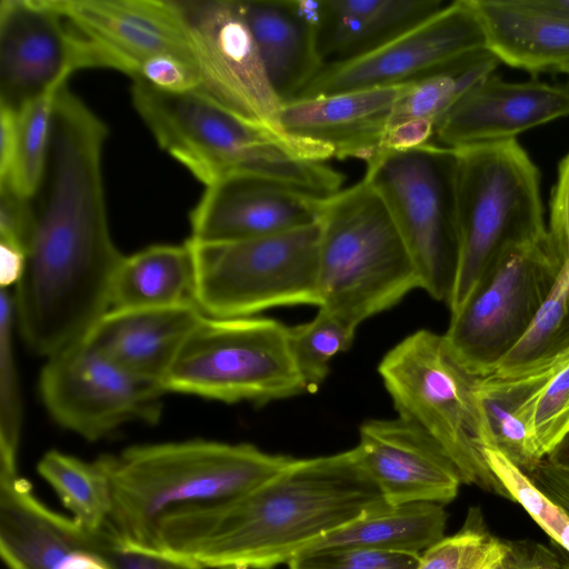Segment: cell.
<instances>
[{
    "label": "cell",
    "mask_w": 569,
    "mask_h": 569,
    "mask_svg": "<svg viewBox=\"0 0 569 569\" xmlns=\"http://www.w3.org/2000/svg\"><path fill=\"white\" fill-rule=\"evenodd\" d=\"M443 0H321L317 27L323 68L367 56L443 9Z\"/></svg>",
    "instance_id": "25"
},
{
    "label": "cell",
    "mask_w": 569,
    "mask_h": 569,
    "mask_svg": "<svg viewBox=\"0 0 569 569\" xmlns=\"http://www.w3.org/2000/svg\"><path fill=\"white\" fill-rule=\"evenodd\" d=\"M84 68L106 66L54 0L0 2V106L17 111Z\"/></svg>",
    "instance_id": "15"
},
{
    "label": "cell",
    "mask_w": 569,
    "mask_h": 569,
    "mask_svg": "<svg viewBox=\"0 0 569 569\" xmlns=\"http://www.w3.org/2000/svg\"><path fill=\"white\" fill-rule=\"evenodd\" d=\"M16 325L13 296L0 291V468L18 469L21 431V397L13 357L12 331Z\"/></svg>",
    "instance_id": "35"
},
{
    "label": "cell",
    "mask_w": 569,
    "mask_h": 569,
    "mask_svg": "<svg viewBox=\"0 0 569 569\" xmlns=\"http://www.w3.org/2000/svg\"><path fill=\"white\" fill-rule=\"evenodd\" d=\"M39 393L59 426L94 441L127 422L159 421L167 391L83 338L47 358Z\"/></svg>",
    "instance_id": "12"
},
{
    "label": "cell",
    "mask_w": 569,
    "mask_h": 569,
    "mask_svg": "<svg viewBox=\"0 0 569 569\" xmlns=\"http://www.w3.org/2000/svg\"><path fill=\"white\" fill-rule=\"evenodd\" d=\"M321 201L257 176L227 174L206 186L189 240L231 243L308 227L318 222Z\"/></svg>",
    "instance_id": "18"
},
{
    "label": "cell",
    "mask_w": 569,
    "mask_h": 569,
    "mask_svg": "<svg viewBox=\"0 0 569 569\" xmlns=\"http://www.w3.org/2000/svg\"><path fill=\"white\" fill-rule=\"evenodd\" d=\"M546 460L569 476V432L553 447Z\"/></svg>",
    "instance_id": "46"
},
{
    "label": "cell",
    "mask_w": 569,
    "mask_h": 569,
    "mask_svg": "<svg viewBox=\"0 0 569 569\" xmlns=\"http://www.w3.org/2000/svg\"><path fill=\"white\" fill-rule=\"evenodd\" d=\"M108 128L68 82L53 104L42 197L21 276L38 299L79 307L110 288L123 254L108 222L102 151Z\"/></svg>",
    "instance_id": "2"
},
{
    "label": "cell",
    "mask_w": 569,
    "mask_h": 569,
    "mask_svg": "<svg viewBox=\"0 0 569 569\" xmlns=\"http://www.w3.org/2000/svg\"><path fill=\"white\" fill-rule=\"evenodd\" d=\"M421 553L367 548L305 551L290 560L288 569H416Z\"/></svg>",
    "instance_id": "37"
},
{
    "label": "cell",
    "mask_w": 569,
    "mask_h": 569,
    "mask_svg": "<svg viewBox=\"0 0 569 569\" xmlns=\"http://www.w3.org/2000/svg\"><path fill=\"white\" fill-rule=\"evenodd\" d=\"M356 447L390 506H445L459 492L462 479L455 462L431 437L400 417L365 421Z\"/></svg>",
    "instance_id": "20"
},
{
    "label": "cell",
    "mask_w": 569,
    "mask_h": 569,
    "mask_svg": "<svg viewBox=\"0 0 569 569\" xmlns=\"http://www.w3.org/2000/svg\"><path fill=\"white\" fill-rule=\"evenodd\" d=\"M36 223L31 199L0 183V244L27 253Z\"/></svg>",
    "instance_id": "40"
},
{
    "label": "cell",
    "mask_w": 569,
    "mask_h": 569,
    "mask_svg": "<svg viewBox=\"0 0 569 569\" xmlns=\"http://www.w3.org/2000/svg\"><path fill=\"white\" fill-rule=\"evenodd\" d=\"M26 254L19 250L0 244V283L8 288L17 284L24 267Z\"/></svg>",
    "instance_id": "45"
},
{
    "label": "cell",
    "mask_w": 569,
    "mask_h": 569,
    "mask_svg": "<svg viewBox=\"0 0 569 569\" xmlns=\"http://www.w3.org/2000/svg\"><path fill=\"white\" fill-rule=\"evenodd\" d=\"M409 84L283 103L278 129L315 160L356 158L367 163L380 151L393 107Z\"/></svg>",
    "instance_id": "17"
},
{
    "label": "cell",
    "mask_w": 569,
    "mask_h": 569,
    "mask_svg": "<svg viewBox=\"0 0 569 569\" xmlns=\"http://www.w3.org/2000/svg\"><path fill=\"white\" fill-rule=\"evenodd\" d=\"M206 315L196 303L109 310L84 337L131 372L159 382Z\"/></svg>",
    "instance_id": "24"
},
{
    "label": "cell",
    "mask_w": 569,
    "mask_h": 569,
    "mask_svg": "<svg viewBox=\"0 0 569 569\" xmlns=\"http://www.w3.org/2000/svg\"><path fill=\"white\" fill-rule=\"evenodd\" d=\"M194 262V301L213 318L268 309L319 307V226L231 243L187 240Z\"/></svg>",
    "instance_id": "10"
},
{
    "label": "cell",
    "mask_w": 569,
    "mask_h": 569,
    "mask_svg": "<svg viewBox=\"0 0 569 569\" xmlns=\"http://www.w3.org/2000/svg\"><path fill=\"white\" fill-rule=\"evenodd\" d=\"M318 226V308L357 328L420 288L386 203L365 179L322 200Z\"/></svg>",
    "instance_id": "5"
},
{
    "label": "cell",
    "mask_w": 569,
    "mask_h": 569,
    "mask_svg": "<svg viewBox=\"0 0 569 569\" xmlns=\"http://www.w3.org/2000/svg\"><path fill=\"white\" fill-rule=\"evenodd\" d=\"M162 388L226 403L266 405L306 391L288 327L260 317L204 316L166 373Z\"/></svg>",
    "instance_id": "9"
},
{
    "label": "cell",
    "mask_w": 569,
    "mask_h": 569,
    "mask_svg": "<svg viewBox=\"0 0 569 569\" xmlns=\"http://www.w3.org/2000/svg\"><path fill=\"white\" fill-rule=\"evenodd\" d=\"M134 78L142 79L159 89L173 92L197 90L200 84L196 67L172 57L151 59L142 66Z\"/></svg>",
    "instance_id": "42"
},
{
    "label": "cell",
    "mask_w": 569,
    "mask_h": 569,
    "mask_svg": "<svg viewBox=\"0 0 569 569\" xmlns=\"http://www.w3.org/2000/svg\"><path fill=\"white\" fill-rule=\"evenodd\" d=\"M532 481L569 513V476L543 459L530 473Z\"/></svg>",
    "instance_id": "44"
},
{
    "label": "cell",
    "mask_w": 569,
    "mask_h": 569,
    "mask_svg": "<svg viewBox=\"0 0 569 569\" xmlns=\"http://www.w3.org/2000/svg\"><path fill=\"white\" fill-rule=\"evenodd\" d=\"M132 81L134 109L159 147L203 184L231 173L299 191L313 183L315 161L280 131L238 117L200 90L173 92Z\"/></svg>",
    "instance_id": "4"
},
{
    "label": "cell",
    "mask_w": 569,
    "mask_h": 569,
    "mask_svg": "<svg viewBox=\"0 0 569 569\" xmlns=\"http://www.w3.org/2000/svg\"><path fill=\"white\" fill-rule=\"evenodd\" d=\"M569 352V268L558 277L528 329L493 373L511 375L539 367Z\"/></svg>",
    "instance_id": "31"
},
{
    "label": "cell",
    "mask_w": 569,
    "mask_h": 569,
    "mask_svg": "<svg viewBox=\"0 0 569 569\" xmlns=\"http://www.w3.org/2000/svg\"><path fill=\"white\" fill-rule=\"evenodd\" d=\"M549 1L553 7L569 13V0H549Z\"/></svg>",
    "instance_id": "47"
},
{
    "label": "cell",
    "mask_w": 569,
    "mask_h": 569,
    "mask_svg": "<svg viewBox=\"0 0 569 569\" xmlns=\"http://www.w3.org/2000/svg\"><path fill=\"white\" fill-rule=\"evenodd\" d=\"M96 542L109 569H204L189 557L128 542L107 523L96 531Z\"/></svg>",
    "instance_id": "39"
},
{
    "label": "cell",
    "mask_w": 569,
    "mask_h": 569,
    "mask_svg": "<svg viewBox=\"0 0 569 569\" xmlns=\"http://www.w3.org/2000/svg\"><path fill=\"white\" fill-rule=\"evenodd\" d=\"M483 452L511 501L521 505L536 523L569 553V513L501 451L487 447Z\"/></svg>",
    "instance_id": "36"
},
{
    "label": "cell",
    "mask_w": 569,
    "mask_h": 569,
    "mask_svg": "<svg viewBox=\"0 0 569 569\" xmlns=\"http://www.w3.org/2000/svg\"><path fill=\"white\" fill-rule=\"evenodd\" d=\"M447 519L439 503L388 505L321 538L306 551L367 548L421 553L445 537Z\"/></svg>",
    "instance_id": "29"
},
{
    "label": "cell",
    "mask_w": 569,
    "mask_h": 569,
    "mask_svg": "<svg viewBox=\"0 0 569 569\" xmlns=\"http://www.w3.org/2000/svg\"><path fill=\"white\" fill-rule=\"evenodd\" d=\"M569 432V361L543 388L535 411L533 440L537 452L546 459Z\"/></svg>",
    "instance_id": "38"
},
{
    "label": "cell",
    "mask_w": 569,
    "mask_h": 569,
    "mask_svg": "<svg viewBox=\"0 0 569 569\" xmlns=\"http://www.w3.org/2000/svg\"><path fill=\"white\" fill-rule=\"evenodd\" d=\"M378 371L398 417L446 451L462 483L511 500L485 457L475 395L479 377L459 363L443 335L420 329L407 336L386 353Z\"/></svg>",
    "instance_id": "7"
},
{
    "label": "cell",
    "mask_w": 569,
    "mask_h": 569,
    "mask_svg": "<svg viewBox=\"0 0 569 569\" xmlns=\"http://www.w3.org/2000/svg\"><path fill=\"white\" fill-rule=\"evenodd\" d=\"M270 83L282 104L296 100L322 70L319 1L239 0Z\"/></svg>",
    "instance_id": "22"
},
{
    "label": "cell",
    "mask_w": 569,
    "mask_h": 569,
    "mask_svg": "<svg viewBox=\"0 0 569 569\" xmlns=\"http://www.w3.org/2000/svg\"><path fill=\"white\" fill-rule=\"evenodd\" d=\"M37 471L53 488L78 525L89 531L106 525L112 493L109 477L98 460L87 462L52 449L41 457Z\"/></svg>",
    "instance_id": "30"
},
{
    "label": "cell",
    "mask_w": 569,
    "mask_h": 569,
    "mask_svg": "<svg viewBox=\"0 0 569 569\" xmlns=\"http://www.w3.org/2000/svg\"><path fill=\"white\" fill-rule=\"evenodd\" d=\"M356 329L321 308L310 321L288 327L290 352L307 392L318 389L331 360L351 347Z\"/></svg>",
    "instance_id": "33"
},
{
    "label": "cell",
    "mask_w": 569,
    "mask_h": 569,
    "mask_svg": "<svg viewBox=\"0 0 569 569\" xmlns=\"http://www.w3.org/2000/svg\"><path fill=\"white\" fill-rule=\"evenodd\" d=\"M562 261L546 239L512 248L478 279L451 313L445 340L476 377L493 373L549 295Z\"/></svg>",
    "instance_id": "11"
},
{
    "label": "cell",
    "mask_w": 569,
    "mask_h": 569,
    "mask_svg": "<svg viewBox=\"0 0 569 569\" xmlns=\"http://www.w3.org/2000/svg\"><path fill=\"white\" fill-rule=\"evenodd\" d=\"M487 49L532 74L569 72V13L549 0H472Z\"/></svg>",
    "instance_id": "23"
},
{
    "label": "cell",
    "mask_w": 569,
    "mask_h": 569,
    "mask_svg": "<svg viewBox=\"0 0 569 569\" xmlns=\"http://www.w3.org/2000/svg\"><path fill=\"white\" fill-rule=\"evenodd\" d=\"M559 86L565 89L567 92H569V72L566 74V80L561 83H559Z\"/></svg>",
    "instance_id": "48"
},
{
    "label": "cell",
    "mask_w": 569,
    "mask_h": 569,
    "mask_svg": "<svg viewBox=\"0 0 569 569\" xmlns=\"http://www.w3.org/2000/svg\"><path fill=\"white\" fill-rule=\"evenodd\" d=\"M194 281V262L188 241L150 246L123 257L113 280L110 310L196 303Z\"/></svg>",
    "instance_id": "28"
},
{
    "label": "cell",
    "mask_w": 569,
    "mask_h": 569,
    "mask_svg": "<svg viewBox=\"0 0 569 569\" xmlns=\"http://www.w3.org/2000/svg\"><path fill=\"white\" fill-rule=\"evenodd\" d=\"M557 556L546 546L529 540L509 541L503 558L492 569H560Z\"/></svg>",
    "instance_id": "43"
},
{
    "label": "cell",
    "mask_w": 569,
    "mask_h": 569,
    "mask_svg": "<svg viewBox=\"0 0 569 569\" xmlns=\"http://www.w3.org/2000/svg\"><path fill=\"white\" fill-rule=\"evenodd\" d=\"M485 49L472 0L451 1L380 49L322 68L297 99L413 83Z\"/></svg>",
    "instance_id": "14"
},
{
    "label": "cell",
    "mask_w": 569,
    "mask_h": 569,
    "mask_svg": "<svg viewBox=\"0 0 569 569\" xmlns=\"http://www.w3.org/2000/svg\"><path fill=\"white\" fill-rule=\"evenodd\" d=\"M548 237L561 261L569 268V152L558 166L550 193Z\"/></svg>",
    "instance_id": "41"
},
{
    "label": "cell",
    "mask_w": 569,
    "mask_h": 569,
    "mask_svg": "<svg viewBox=\"0 0 569 569\" xmlns=\"http://www.w3.org/2000/svg\"><path fill=\"white\" fill-rule=\"evenodd\" d=\"M509 541L493 536L479 508L469 509L462 527L420 555L416 569H492L506 555Z\"/></svg>",
    "instance_id": "34"
},
{
    "label": "cell",
    "mask_w": 569,
    "mask_h": 569,
    "mask_svg": "<svg viewBox=\"0 0 569 569\" xmlns=\"http://www.w3.org/2000/svg\"><path fill=\"white\" fill-rule=\"evenodd\" d=\"M292 459L250 443L200 439L133 446L101 456L97 460L112 493L107 525L128 542L158 549L157 529L163 518L238 498Z\"/></svg>",
    "instance_id": "3"
},
{
    "label": "cell",
    "mask_w": 569,
    "mask_h": 569,
    "mask_svg": "<svg viewBox=\"0 0 569 569\" xmlns=\"http://www.w3.org/2000/svg\"><path fill=\"white\" fill-rule=\"evenodd\" d=\"M60 86L16 111L10 164L7 173L0 178V183L9 184L29 199L38 193L44 176L54 98Z\"/></svg>",
    "instance_id": "32"
},
{
    "label": "cell",
    "mask_w": 569,
    "mask_h": 569,
    "mask_svg": "<svg viewBox=\"0 0 569 569\" xmlns=\"http://www.w3.org/2000/svg\"><path fill=\"white\" fill-rule=\"evenodd\" d=\"M561 569V568H560Z\"/></svg>",
    "instance_id": "49"
},
{
    "label": "cell",
    "mask_w": 569,
    "mask_h": 569,
    "mask_svg": "<svg viewBox=\"0 0 569 569\" xmlns=\"http://www.w3.org/2000/svg\"><path fill=\"white\" fill-rule=\"evenodd\" d=\"M499 63L485 49L410 83L393 107L379 152L431 143L437 124L455 102Z\"/></svg>",
    "instance_id": "27"
},
{
    "label": "cell",
    "mask_w": 569,
    "mask_h": 569,
    "mask_svg": "<svg viewBox=\"0 0 569 569\" xmlns=\"http://www.w3.org/2000/svg\"><path fill=\"white\" fill-rule=\"evenodd\" d=\"M569 116V92L559 84L507 82L495 72L470 87L436 127L431 143L461 150L515 140Z\"/></svg>",
    "instance_id": "19"
},
{
    "label": "cell",
    "mask_w": 569,
    "mask_h": 569,
    "mask_svg": "<svg viewBox=\"0 0 569 569\" xmlns=\"http://www.w3.org/2000/svg\"><path fill=\"white\" fill-rule=\"evenodd\" d=\"M193 54L197 90L248 121L278 129L274 92L239 0H173Z\"/></svg>",
    "instance_id": "13"
},
{
    "label": "cell",
    "mask_w": 569,
    "mask_h": 569,
    "mask_svg": "<svg viewBox=\"0 0 569 569\" xmlns=\"http://www.w3.org/2000/svg\"><path fill=\"white\" fill-rule=\"evenodd\" d=\"M457 168L456 150L428 143L379 152L367 162L363 178L386 203L420 289L447 305L460 256Z\"/></svg>",
    "instance_id": "8"
},
{
    "label": "cell",
    "mask_w": 569,
    "mask_h": 569,
    "mask_svg": "<svg viewBox=\"0 0 569 569\" xmlns=\"http://www.w3.org/2000/svg\"><path fill=\"white\" fill-rule=\"evenodd\" d=\"M18 471H0V553L9 569H109L89 531L39 501Z\"/></svg>",
    "instance_id": "21"
},
{
    "label": "cell",
    "mask_w": 569,
    "mask_h": 569,
    "mask_svg": "<svg viewBox=\"0 0 569 569\" xmlns=\"http://www.w3.org/2000/svg\"><path fill=\"white\" fill-rule=\"evenodd\" d=\"M101 54L106 68L138 76L144 63L172 57L194 64L173 0H54Z\"/></svg>",
    "instance_id": "16"
},
{
    "label": "cell",
    "mask_w": 569,
    "mask_h": 569,
    "mask_svg": "<svg viewBox=\"0 0 569 569\" xmlns=\"http://www.w3.org/2000/svg\"><path fill=\"white\" fill-rule=\"evenodd\" d=\"M386 506L355 447L293 458L238 498L167 516L158 525L157 547L208 569H273Z\"/></svg>",
    "instance_id": "1"
},
{
    "label": "cell",
    "mask_w": 569,
    "mask_h": 569,
    "mask_svg": "<svg viewBox=\"0 0 569 569\" xmlns=\"http://www.w3.org/2000/svg\"><path fill=\"white\" fill-rule=\"evenodd\" d=\"M456 151L460 256L450 312L506 251L548 237L540 172L517 139Z\"/></svg>",
    "instance_id": "6"
},
{
    "label": "cell",
    "mask_w": 569,
    "mask_h": 569,
    "mask_svg": "<svg viewBox=\"0 0 569 569\" xmlns=\"http://www.w3.org/2000/svg\"><path fill=\"white\" fill-rule=\"evenodd\" d=\"M568 361L569 352L527 371L478 378L475 395L485 448L498 449L526 473L543 460L533 440L535 411L543 388Z\"/></svg>",
    "instance_id": "26"
}]
</instances>
